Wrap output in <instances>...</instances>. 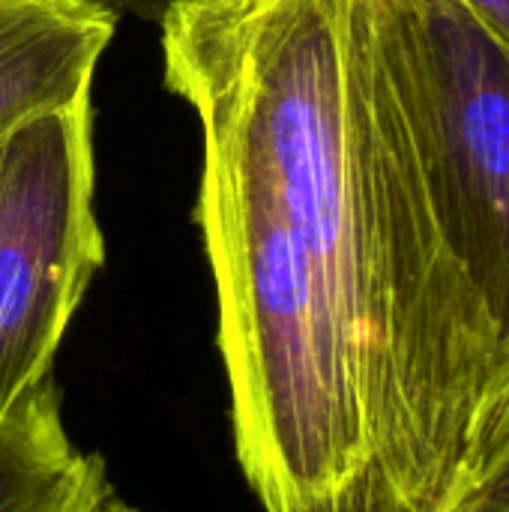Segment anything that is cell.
<instances>
[{
	"instance_id": "ba28073f",
	"label": "cell",
	"mask_w": 509,
	"mask_h": 512,
	"mask_svg": "<svg viewBox=\"0 0 509 512\" xmlns=\"http://www.w3.org/2000/svg\"><path fill=\"white\" fill-rule=\"evenodd\" d=\"M509 45V0H465Z\"/></svg>"
},
{
	"instance_id": "5b68a950",
	"label": "cell",
	"mask_w": 509,
	"mask_h": 512,
	"mask_svg": "<svg viewBox=\"0 0 509 512\" xmlns=\"http://www.w3.org/2000/svg\"><path fill=\"white\" fill-rule=\"evenodd\" d=\"M111 492L99 456L81 453L54 381L0 414V512H72Z\"/></svg>"
},
{
	"instance_id": "277c9868",
	"label": "cell",
	"mask_w": 509,
	"mask_h": 512,
	"mask_svg": "<svg viewBox=\"0 0 509 512\" xmlns=\"http://www.w3.org/2000/svg\"><path fill=\"white\" fill-rule=\"evenodd\" d=\"M114 24L99 0H0V138L90 96Z\"/></svg>"
},
{
	"instance_id": "6da1fadb",
	"label": "cell",
	"mask_w": 509,
	"mask_h": 512,
	"mask_svg": "<svg viewBox=\"0 0 509 512\" xmlns=\"http://www.w3.org/2000/svg\"><path fill=\"white\" fill-rule=\"evenodd\" d=\"M162 48L204 132L198 222L261 510L435 512L507 345L435 219L369 0H189Z\"/></svg>"
},
{
	"instance_id": "7a4b0ae2",
	"label": "cell",
	"mask_w": 509,
	"mask_h": 512,
	"mask_svg": "<svg viewBox=\"0 0 509 512\" xmlns=\"http://www.w3.org/2000/svg\"><path fill=\"white\" fill-rule=\"evenodd\" d=\"M441 234L509 351V45L465 0H369Z\"/></svg>"
},
{
	"instance_id": "3957f363",
	"label": "cell",
	"mask_w": 509,
	"mask_h": 512,
	"mask_svg": "<svg viewBox=\"0 0 509 512\" xmlns=\"http://www.w3.org/2000/svg\"><path fill=\"white\" fill-rule=\"evenodd\" d=\"M90 96L0 138V414L51 384L57 348L102 267Z\"/></svg>"
},
{
	"instance_id": "8992f818",
	"label": "cell",
	"mask_w": 509,
	"mask_h": 512,
	"mask_svg": "<svg viewBox=\"0 0 509 512\" xmlns=\"http://www.w3.org/2000/svg\"><path fill=\"white\" fill-rule=\"evenodd\" d=\"M465 498H509V351L474 414L453 483L438 507Z\"/></svg>"
},
{
	"instance_id": "52a82bcc",
	"label": "cell",
	"mask_w": 509,
	"mask_h": 512,
	"mask_svg": "<svg viewBox=\"0 0 509 512\" xmlns=\"http://www.w3.org/2000/svg\"><path fill=\"white\" fill-rule=\"evenodd\" d=\"M99 3H105L108 9H126V12L162 27V21L189 0H99Z\"/></svg>"
},
{
	"instance_id": "9c48e42d",
	"label": "cell",
	"mask_w": 509,
	"mask_h": 512,
	"mask_svg": "<svg viewBox=\"0 0 509 512\" xmlns=\"http://www.w3.org/2000/svg\"><path fill=\"white\" fill-rule=\"evenodd\" d=\"M435 512H509V498H465L444 504Z\"/></svg>"
},
{
	"instance_id": "30bf717a",
	"label": "cell",
	"mask_w": 509,
	"mask_h": 512,
	"mask_svg": "<svg viewBox=\"0 0 509 512\" xmlns=\"http://www.w3.org/2000/svg\"><path fill=\"white\" fill-rule=\"evenodd\" d=\"M108 495H111V492H108ZM108 495H105V498H108ZM105 498H99V501H90V504H84V507H78V510H72V512H93L96 507H99V504H102V501H105Z\"/></svg>"
}]
</instances>
